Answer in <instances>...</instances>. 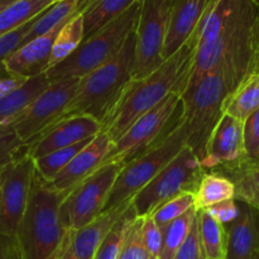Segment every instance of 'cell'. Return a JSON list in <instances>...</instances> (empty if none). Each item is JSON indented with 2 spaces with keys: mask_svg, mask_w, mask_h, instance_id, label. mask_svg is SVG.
Segmentation results:
<instances>
[{
  "mask_svg": "<svg viewBox=\"0 0 259 259\" xmlns=\"http://www.w3.org/2000/svg\"><path fill=\"white\" fill-rule=\"evenodd\" d=\"M199 234L206 259H224L227 232L225 227L205 210H197Z\"/></svg>",
  "mask_w": 259,
  "mask_h": 259,
  "instance_id": "obj_29",
  "label": "cell"
},
{
  "mask_svg": "<svg viewBox=\"0 0 259 259\" xmlns=\"http://www.w3.org/2000/svg\"><path fill=\"white\" fill-rule=\"evenodd\" d=\"M181 104V95L171 93L153 109L137 119L125 133L114 142L101 167L109 163L125 164L168 136L181 118L171 124Z\"/></svg>",
  "mask_w": 259,
  "mask_h": 259,
  "instance_id": "obj_9",
  "label": "cell"
},
{
  "mask_svg": "<svg viewBox=\"0 0 259 259\" xmlns=\"http://www.w3.org/2000/svg\"><path fill=\"white\" fill-rule=\"evenodd\" d=\"M238 83L237 78L228 71L215 70L182 95V119L187 131V146L200 161L212 129L224 114L225 98Z\"/></svg>",
  "mask_w": 259,
  "mask_h": 259,
  "instance_id": "obj_5",
  "label": "cell"
},
{
  "mask_svg": "<svg viewBox=\"0 0 259 259\" xmlns=\"http://www.w3.org/2000/svg\"><path fill=\"white\" fill-rule=\"evenodd\" d=\"M131 202H126L110 211L101 212L95 220L85 227L70 232V247L76 259H94L99 245Z\"/></svg>",
  "mask_w": 259,
  "mask_h": 259,
  "instance_id": "obj_20",
  "label": "cell"
},
{
  "mask_svg": "<svg viewBox=\"0 0 259 259\" xmlns=\"http://www.w3.org/2000/svg\"><path fill=\"white\" fill-rule=\"evenodd\" d=\"M94 138L85 139V141L76 143L73 146L66 147V148L57 149L39 158L33 159L34 162L35 172L45 180L46 182H51L68 163L71 159L78 153L82 148H85Z\"/></svg>",
  "mask_w": 259,
  "mask_h": 259,
  "instance_id": "obj_30",
  "label": "cell"
},
{
  "mask_svg": "<svg viewBox=\"0 0 259 259\" xmlns=\"http://www.w3.org/2000/svg\"><path fill=\"white\" fill-rule=\"evenodd\" d=\"M252 259H259V247L257 248V250L254 252V254H253Z\"/></svg>",
  "mask_w": 259,
  "mask_h": 259,
  "instance_id": "obj_46",
  "label": "cell"
},
{
  "mask_svg": "<svg viewBox=\"0 0 259 259\" xmlns=\"http://www.w3.org/2000/svg\"><path fill=\"white\" fill-rule=\"evenodd\" d=\"M149 259H161L159 257H152V258H149Z\"/></svg>",
  "mask_w": 259,
  "mask_h": 259,
  "instance_id": "obj_48",
  "label": "cell"
},
{
  "mask_svg": "<svg viewBox=\"0 0 259 259\" xmlns=\"http://www.w3.org/2000/svg\"><path fill=\"white\" fill-rule=\"evenodd\" d=\"M210 0H171L162 57L166 61L194 34Z\"/></svg>",
  "mask_w": 259,
  "mask_h": 259,
  "instance_id": "obj_17",
  "label": "cell"
},
{
  "mask_svg": "<svg viewBox=\"0 0 259 259\" xmlns=\"http://www.w3.org/2000/svg\"><path fill=\"white\" fill-rule=\"evenodd\" d=\"M83 40V18L81 12L73 14L58 32L53 42L52 52L48 61L47 71L65 61L68 56L72 55Z\"/></svg>",
  "mask_w": 259,
  "mask_h": 259,
  "instance_id": "obj_26",
  "label": "cell"
},
{
  "mask_svg": "<svg viewBox=\"0 0 259 259\" xmlns=\"http://www.w3.org/2000/svg\"><path fill=\"white\" fill-rule=\"evenodd\" d=\"M34 162L23 153L3 166L0 185V235L15 237L34 177Z\"/></svg>",
  "mask_w": 259,
  "mask_h": 259,
  "instance_id": "obj_12",
  "label": "cell"
},
{
  "mask_svg": "<svg viewBox=\"0 0 259 259\" xmlns=\"http://www.w3.org/2000/svg\"><path fill=\"white\" fill-rule=\"evenodd\" d=\"M197 209L189 210L187 212H185L182 217H180L179 219L174 220V222L169 223L168 225H166L164 228H162V234H163V240H162V248L161 253H159L158 257L161 259H174L176 255L177 250L180 249V247L182 245V243L185 242L186 237L189 235L190 229L192 227V223H194L195 218H196Z\"/></svg>",
  "mask_w": 259,
  "mask_h": 259,
  "instance_id": "obj_32",
  "label": "cell"
},
{
  "mask_svg": "<svg viewBox=\"0 0 259 259\" xmlns=\"http://www.w3.org/2000/svg\"><path fill=\"white\" fill-rule=\"evenodd\" d=\"M55 0H17L0 13V37L18 29L45 12Z\"/></svg>",
  "mask_w": 259,
  "mask_h": 259,
  "instance_id": "obj_28",
  "label": "cell"
},
{
  "mask_svg": "<svg viewBox=\"0 0 259 259\" xmlns=\"http://www.w3.org/2000/svg\"><path fill=\"white\" fill-rule=\"evenodd\" d=\"M194 196L196 209L204 210L225 200L235 199V186L229 177L220 172H205Z\"/></svg>",
  "mask_w": 259,
  "mask_h": 259,
  "instance_id": "obj_25",
  "label": "cell"
},
{
  "mask_svg": "<svg viewBox=\"0 0 259 259\" xmlns=\"http://www.w3.org/2000/svg\"><path fill=\"white\" fill-rule=\"evenodd\" d=\"M111 147L113 142L108 134L99 132L93 141L81 149L52 181L48 182L50 186L57 191L70 192L80 182L100 168Z\"/></svg>",
  "mask_w": 259,
  "mask_h": 259,
  "instance_id": "obj_16",
  "label": "cell"
},
{
  "mask_svg": "<svg viewBox=\"0 0 259 259\" xmlns=\"http://www.w3.org/2000/svg\"><path fill=\"white\" fill-rule=\"evenodd\" d=\"M259 27L258 0H243L212 43L196 47L187 91L204 76L225 70L238 81L254 72L255 47Z\"/></svg>",
  "mask_w": 259,
  "mask_h": 259,
  "instance_id": "obj_2",
  "label": "cell"
},
{
  "mask_svg": "<svg viewBox=\"0 0 259 259\" xmlns=\"http://www.w3.org/2000/svg\"><path fill=\"white\" fill-rule=\"evenodd\" d=\"M78 3L80 0H58V2L53 3L45 12L37 15L32 27L23 39L22 46L51 32L53 28L70 19L73 14L78 12Z\"/></svg>",
  "mask_w": 259,
  "mask_h": 259,
  "instance_id": "obj_27",
  "label": "cell"
},
{
  "mask_svg": "<svg viewBox=\"0 0 259 259\" xmlns=\"http://www.w3.org/2000/svg\"><path fill=\"white\" fill-rule=\"evenodd\" d=\"M239 217L224 225L227 232L224 259H252L259 247V212L239 201Z\"/></svg>",
  "mask_w": 259,
  "mask_h": 259,
  "instance_id": "obj_19",
  "label": "cell"
},
{
  "mask_svg": "<svg viewBox=\"0 0 259 259\" xmlns=\"http://www.w3.org/2000/svg\"><path fill=\"white\" fill-rule=\"evenodd\" d=\"M136 218V212L131 202V205L124 210L123 214L116 220L110 232L106 234L101 244L99 245L94 259H119L129 225Z\"/></svg>",
  "mask_w": 259,
  "mask_h": 259,
  "instance_id": "obj_31",
  "label": "cell"
},
{
  "mask_svg": "<svg viewBox=\"0 0 259 259\" xmlns=\"http://www.w3.org/2000/svg\"><path fill=\"white\" fill-rule=\"evenodd\" d=\"M142 238H143V243L149 255L151 257H158L159 253H161L163 234H162L161 228L154 223V220L149 215L143 218Z\"/></svg>",
  "mask_w": 259,
  "mask_h": 259,
  "instance_id": "obj_38",
  "label": "cell"
},
{
  "mask_svg": "<svg viewBox=\"0 0 259 259\" xmlns=\"http://www.w3.org/2000/svg\"><path fill=\"white\" fill-rule=\"evenodd\" d=\"M142 223L143 218H136L129 225L125 240L119 259H149L152 258L147 252L142 238Z\"/></svg>",
  "mask_w": 259,
  "mask_h": 259,
  "instance_id": "obj_34",
  "label": "cell"
},
{
  "mask_svg": "<svg viewBox=\"0 0 259 259\" xmlns=\"http://www.w3.org/2000/svg\"><path fill=\"white\" fill-rule=\"evenodd\" d=\"M210 217L214 218L215 220L223 225H228L232 222H234L240 212V206L237 202V200H225V201L215 204L212 206H209L207 209H204Z\"/></svg>",
  "mask_w": 259,
  "mask_h": 259,
  "instance_id": "obj_39",
  "label": "cell"
},
{
  "mask_svg": "<svg viewBox=\"0 0 259 259\" xmlns=\"http://www.w3.org/2000/svg\"><path fill=\"white\" fill-rule=\"evenodd\" d=\"M141 2H137L123 14L83 39L77 50L46 72L50 82L63 78H81L114 57L123 47L138 20Z\"/></svg>",
  "mask_w": 259,
  "mask_h": 259,
  "instance_id": "obj_6",
  "label": "cell"
},
{
  "mask_svg": "<svg viewBox=\"0 0 259 259\" xmlns=\"http://www.w3.org/2000/svg\"><path fill=\"white\" fill-rule=\"evenodd\" d=\"M174 259H206L204 249H202L201 240L199 234V222H197V212L192 227L190 229L189 235L186 237L185 242L177 250Z\"/></svg>",
  "mask_w": 259,
  "mask_h": 259,
  "instance_id": "obj_37",
  "label": "cell"
},
{
  "mask_svg": "<svg viewBox=\"0 0 259 259\" xmlns=\"http://www.w3.org/2000/svg\"><path fill=\"white\" fill-rule=\"evenodd\" d=\"M123 164L109 163L96 169L71 190L60 206V219L67 232H75L103 212Z\"/></svg>",
  "mask_w": 259,
  "mask_h": 259,
  "instance_id": "obj_10",
  "label": "cell"
},
{
  "mask_svg": "<svg viewBox=\"0 0 259 259\" xmlns=\"http://www.w3.org/2000/svg\"><path fill=\"white\" fill-rule=\"evenodd\" d=\"M50 85L46 73L30 77L17 90L0 99V126L12 125L25 108Z\"/></svg>",
  "mask_w": 259,
  "mask_h": 259,
  "instance_id": "obj_21",
  "label": "cell"
},
{
  "mask_svg": "<svg viewBox=\"0 0 259 259\" xmlns=\"http://www.w3.org/2000/svg\"><path fill=\"white\" fill-rule=\"evenodd\" d=\"M93 2L94 0H80V3H78V12H82V10L85 9L88 5H90Z\"/></svg>",
  "mask_w": 259,
  "mask_h": 259,
  "instance_id": "obj_45",
  "label": "cell"
},
{
  "mask_svg": "<svg viewBox=\"0 0 259 259\" xmlns=\"http://www.w3.org/2000/svg\"><path fill=\"white\" fill-rule=\"evenodd\" d=\"M15 2H17V0H0V13H2L5 8L9 7L10 4H13V3Z\"/></svg>",
  "mask_w": 259,
  "mask_h": 259,
  "instance_id": "obj_44",
  "label": "cell"
},
{
  "mask_svg": "<svg viewBox=\"0 0 259 259\" xmlns=\"http://www.w3.org/2000/svg\"><path fill=\"white\" fill-rule=\"evenodd\" d=\"M138 20L136 29V61L132 78L151 75L164 62L162 57L167 28H168L171 0H139Z\"/></svg>",
  "mask_w": 259,
  "mask_h": 259,
  "instance_id": "obj_11",
  "label": "cell"
},
{
  "mask_svg": "<svg viewBox=\"0 0 259 259\" xmlns=\"http://www.w3.org/2000/svg\"><path fill=\"white\" fill-rule=\"evenodd\" d=\"M27 80L28 78L9 73L4 66V61L0 62V99L7 96L8 94H10L12 91L17 90V89L20 88Z\"/></svg>",
  "mask_w": 259,
  "mask_h": 259,
  "instance_id": "obj_40",
  "label": "cell"
},
{
  "mask_svg": "<svg viewBox=\"0 0 259 259\" xmlns=\"http://www.w3.org/2000/svg\"><path fill=\"white\" fill-rule=\"evenodd\" d=\"M195 52L196 38L192 34L154 72L139 80L132 78L101 119L100 132L108 134L114 143L137 119L153 109L167 95L177 93L182 98L189 83Z\"/></svg>",
  "mask_w": 259,
  "mask_h": 259,
  "instance_id": "obj_1",
  "label": "cell"
},
{
  "mask_svg": "<svg viewBox=\"0 0 259 259\" xmlns=\"http://www.w3.org/2000/svg\"><path fill=\"white\" fill-rule=\"evenodd\" d=\"M259 4V0H258ZM259 71V27H258V37H257V47H255V57H254V72Z\"/></svg>",
  "mask_w": 259,
  "mask_h": 259,
  "instance_id": "obj_43",
  "label": "cell"
},
{
  "mask_svg": "<svg viewBox=\"0 0 259 259\" xmlns=\"http://www.w3.org/2000/svg\"><path fill=\"white\" fill-rule=\"evenodd\" d=\"M259 109V71L250 72L225 98L223 113L244 123Z\"/></svg>",
  "mask_w": 259,
  "mask_h": 259,
  "instance_id": "obj_22",
  "label": "cell"
},
{
  "mask_svg": "<svg viewBox=\"0 0 259 259\" xmlns=\"http://www.w3.org/2000/svg\"><path fill=\"white\" fill-rule=\"evenodd\" d=\"M66 22L53 28L51 32L25 43L17 51H14L12 55L8 56L4 60V66L8 72L24 78H30L40 73H46L51 52H52L53 42Z\"/></svg>",
  "mask_w": 259,
  "mask_h": 259,
  "instance_id": "obj_18",
  "label": "cell"
},
{
  "mask_svg": "<svg viewBox=\"0 0 259 259\" xmlns=\"http://www.w3.org/2000/svg\"><path fill=\"white\" fill-rule=\"evenodd\" d=\"M68 192L57 191L34 172L29 199L17 230L22 259H57L67 230L60 219V206Z\"/></svg>",
  "mask_w": 259,
  "mask_h": 259,
  "instance_id": "obj_3",
  "label": "cell"
},
{
  "mask_svg": "<svg viewBox=\"0 0 259 259\" xmlns=\"http://www.w3.org/2000/svg\"><path fill=\"white\" fill-rule=\"evenodd\" d=\"M220 174L229 177L234 184L235 200L259 212V159L245 158L238 166Z\"/></svg>",
  "mask_w": 259,
  "mask_h": 259,
  "instance_id": "obj_23",
  "label": "cell"
},
{
  "mask_svg": "<svg viewBox=\"0 0 259 259\" xmlns=\"http://www.w3.org/2000/svg\"><path fill=\"white\" fill-rule=\"evenodd\" d=\"M245 158L259 159V109L243 123Z\"/></svg>",
  "mask_w": 259,
  "mask_h": 259,
  "instance_id": "obj_36",
  "label": "cell"
},
{
  "mask_svg": "<svg viewBox=\"0 0 259 259\" xmlns=\"http://www.w3.org/2000/svg\"><path fill=\"white\" fill-rule=\"evenodd\" d=\"M55 2H58V0H55Z\"/></svg>",
  "mask_w": 259,
  "mask_h": 259,
  "instance_id": "obj_49",
  "label": "cell"
},
{
  "mask_svg": "<svg viewBox=\"0 0 259 259\" xmlns=\"http://www.w3.org/2000/svg\"><path fill=\"white\" fill-rule=\"evenodd\" d=\"M2 168L3 167H0V185H2Z\"/></svg>",
  "mask_w": 259,
  "mask_h": 259,
  "instance_id": "obj_47",
  "label": "cell"
},
{
  "mask_svg": "<svg viewBox=\"0 0 259 259\" xmlns=\"http://www.w3.org/2000/svg\"><path fill=\"white\" fill-rule=\"evenodd\" d=\"M25 152V143L10 125L0 126V167Z\"/></svg>",
  "mask_w": 259,
  "mask_h": 259,
  "instance_id": "obj_35",
  "label": "cell"
},
{
  "mask_svg": "<svg viewBox=\"0 0 259 259\" xmlns=\"http://www.w3.org/2000/svg\"><path fill=\"white\" fill-rule=\"evenodd\" d=\"M100 123L90 115H77L55 124L25 144V153L32 159L57 149L94 138L100 132Z\"/></svg>",
  "mask_w": 259,
  "mask_h": 259,
  "instance_id": "obj_15",
  "label": "cell"
},
{
  "mask_svg": "<svg viewBox=\"0 0 259 259\" xmlns=\"http://www.w3.org/2000/svg\"><path fill=\"white\" fill-rule=\"evenodd\" d=\"M78 81L80 78H63L50 82L47 89L13 121L10 126L25 144L58 118L75 95Z\"/></svg>",
  "mask_w": 259,
  "mask_h": 259,
  "instance_id": "obj_13",
  "label": "cell"
},
{
  "mask_svg": "<svg viewBox=\"0 0 259 259\" xmlns=\"http://www.w3.org/2000/svg\"><path fill=\"white\" fill-rule=\"evenodd\" d=\"M244 159L243 121L223 114L210 134L200 163L205 171L215 168L225 171L238 166Z\"/></svg>",
  "mask_w": 259,
  "mask_h": 259,
  "instance_id": "obj_14",
  "label": "cell"
},
{
  "mask_svg": "<svg viewBox=\"0 0 259 259\" xmlns=\"http://www.w3.org/2000/svg\"><path fill=\"white\" fill-rule=\"evenodd\" d=\"M57 259H76L70 247V232L67 233V237H66L65 242H63V245L61 248L60 253H58Z\"/></svg>",
  "mask_w": 259,
  "mask_h": 259,
  "instance_id": "obj_42",
  "label": "cell"
},
{
  "mask_svg": "<svg viewBox=\"0 0 259 259\" xmlns=\"http://www.w3.org/2000/svg\"><path fill=\"white\" fill-rule=\"evenodd\" d=\"M0 259H22L17 238L0 235Z\"/></svg>",
  "mask_w": 259,
  "mask_h": 259,
  "instance_id": "obj_41",
  "label": "cell"
},
{
  "mask_svg": "<svg viewBox=\"0 0 259 259\" xmlns=\"http://www.w3.org/2000/svg\"><path fill=\"white\" fill-rule=\"evenodd\" d=\"M199 157L189 146L162 168V171L132 199L137 218L151 215L168 200L181 194H195L205 174Z\"/></svg>",
  "mask_w": 259,
  "mask_h": 259,
  "instance_id": "obj_8",
  "label": "cell"
},
{
  "mask_svg": "<svg viewBox=\"0 0 259 259\" xmlns=\"http://www.w3.org/2000/svg\"><path fill=\"white\" fill-rule=\"evenodd\" d=\"M134 61L136 33L133 30L120 51L111 60L80 78L73 98L58 118L46 129L77 115H90L100 123L108 109L116 100L121 89L132 80Z\"/></svg>",
  "mask_w": 259,
  "mask_h": 259,
  "instance_id": "obj_4",
  "label": "cell"
},
{
  "mask_svg": "<svg viewBox=\"0 0 259 259\" xmlns=\"http://www.w3.org/2000/svg\"><path fill=\"white\" fill-rule=\"evenodd\" d=\"M195 206V196L194 194H181L174 199L168 200L161 206L157 207L149 217L154 220L159 228H164L174 220L179 219L180 217L187 212L189 210L194 209Z\"/></svg>",
  "mask_w": 259,
  "mask_h": 259,
  "instance_id": "obj_33",
  "label": "cell"
},
{
  "mask_svg": "<svg viewBox=\"0 0 259 259\" xmlns=\"http://www.w3.org/2000/svg\"><path fill=\"white\" fill-rule=\"evenodd\" d=\"M185 146H187V131L181 114L179 123L168 136L139 154L137 158L123 164L109 194L103 212L131 202L132 199L147 186Z\"/></svg>",
  "mask_w": 259,
  "mask_h": 259,
  "instance_id": "obj_7",
  "label": "cell"
},
{
  "mask_svg": "<svg viewBox=\"0 0 259 259\" xmlns=\"http://www.w3.org/2000/svg\"><path fill=\"white\" fill-rule=\"evenodd\" d=\"M139 0H94L81 12L83 18V39H88Z\"/></svg>",
  "mask_w": 259,
  "mask_h": 259,
  "instance_id": "obj_24",
  "label": "cell"
}]
</instances>
